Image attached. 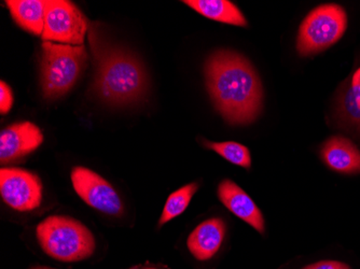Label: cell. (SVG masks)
<instances>
[{
	"instance_id": "obj_8",
	"label": "cell",
	"mask_w": 360,
	"mask_h": 269,
	"mask_svg": "<svg viewBox=\"0 0 360 269\" xmlns=\"http://www.w3.org/2000/svg\"><path fill=\"white\" fill-rule=\"evenodd\" d=\"M70 176L75 191L84 203L109 216L122 214L120 196L102 176L81 166L75 167Z\"/></svg>"
},
{
	"instance_id": "obj_17",
	"label": "cell",
	"mask_w": 360,
	"mask_h": 269,
	"mask_svg": "<svg viewBox=\"0 0 360 269\" xmlns=\"http://www.w3.org/2000/svg\"><path fill=\"white\" fill-rule=\"evenodd\" d=\"M204 145L224 157L226 161L234 165L240 166L245 169H250L252 166V157L250 150L240 143L234 141H224V143H212L204 141Z\"/></svg>"
},
{
	"instance_id": "obj_7",
	"label": "cell",
	"mask_w": 360,
	"mask_h": 269,
	"mask_svg": "<svg viewBox=\"0 0 360 269\" xmlns=\"http://www.w3.org/2000/svg\"><path fill=\"white\" fill-rule=\"evenodd\" d=\"M0 193L4 202L20 212L32 211L42 203V182L35 173L21 168H1Z\"/></svg>"
},
{
	"instance_id": "obj_9",
	"label": "cell",
	"mask_w": 360,
	"mask_h": 269,
	"mask_svg": "<svg viewBox=\"0 0 360 269\" xmlns=\"http://www.w3.org/2000/svg\"><path fill=\"white\" fill-rule=\"evenodd\" d=\"M44 143V135L37 125L30 122L16 123L0 133V162L10 163L21 159Z\"/></svg>"
},
{
	"instance_id": "obj_18",
	"label": "cell",
	"mask_w": 360,
	"mask_h": 269,
	"mask_svg": "<svg viewBox=\"0 0 360 269\" xmlns=\"http://www.w3.org/2000/svg\"><path fill=\"white\" fill-rule=\"evenodd\" d=\"M13 105V95L9 86L6 84L4 81L0 82V112L1 114H6L9 112Z\"/></svg>"
},
{
	"instance_id": "obj_10",
	"label": "cell",
	"mask_w": 360,
	"mask_h": 269,
	"mask_svg": "<svg viewBox=\"0 0 360 269\" xmlns=\"http://www.w3.org/2000/svg\"><path fill=\"white\" fill-rule=\"evenodd\" d=\"M335 119L340 126L360 138V58L356 60L349 78L338 91Z\"/></svg>"
},
{
	"instance_id": "obj_1",
	"label": "cell",
	"mask_w": 360,
	"mask_h": 269,
	"mask_svg": "<svg viewBox=\"0 0 360 269\" xmlns=\"http://www.w3.org/2000/svg\"><path fill=\"white\" fill-rule=\"evenodd\" d=\"M206 86L214 106L226 122H254L262 109L260 78L244 56L228 50L212 53L205 64Z\"/></svg>"
},
{
	"instance_id": "obj_12",
	"label": "cell",
	"mask_w": 360,
	"mask_h": 269,
	"mask_svg": "<svg viewBox=\"0 0 360 269\" xmlns=\"http://www.w3.org/2000/svg\"><path fill=\"white\" fill-rule=\"evenodd\" d=\"M226 226L221 218H212L194 228L187 240L190 254L198 261L210 260L217 254L226 237Z\"/></svg>"
},
{
	"instance_id": "obj_6",
	"label": "cell",
	"mask_w": 360,
	"mask_h": 269,
	"mask_svg": "<svg viewBox=\"0 0 360 269\" xmlns=\"http://www.w3.org/2000/svg\"><path fill=\"white\" fill-rule=\"evenodd\" d=\"M89 23L84 13L70 1H48L42 40L62 42L70 46H82Z\"/></svg>"
},
{
	"instance_id": "obj_3",
	"label": "cell",
	"mask_w": 360,
	"mask_h": 269,
	"mask_svg": "<svg viewBox=\"0 0 360 269\" xmlns=\"http://www.w3.org/2000/svg\"><path fill=\"white\" fill-rule=\"evenodd\" d=\"M36 235L44 254L60 262L86 260L93 256L96 246L92 232L70 216H48L38 224Z\"/></svg>"
},
{
	"instance_id": "obj_4",
	"label": "cell",
	"mask_w": 360,
	"mask_h": 269,
	"mask_svg": "<svg viewBox=\"0 0 360 269\" xmlns=\"http://www.w3.org/2000/svg\"><path fill=\"white\" fill-rule=\"evenodd\" d=\"M86 60L84 46L44 42L40 84L44 98L56 99L68 94L86 68Z\"/></svg>"
},
{
	"instance_id": "obj_11",
	"label": "cell",
	"mask_w": 360,
	"mask_h": 269,
	"mask_svg": "<svg viewBox=\"0 0 360 269\" xmlns=\"http://www.w3.org/2000/svg\"><path fill=\"white\" fill-rule=\"evenodd\" d=\"M218 197L232 214L250 224L257 232L264 234L266 230L264 214L250 195L240 189L236 182L229 179L220 182Z\"/></svg>"
},
{
	"instance_id": "obj_20",
	"label": "cell",
	"mask_w": 360,
	"mask_h": 269,
	"mask_svg": "<svg viewBox=\"0 0 360 269\" xmlns=\"http://www.w3.org/2000/svg\"><path fill=\"white\" fill-rule=\"evenodd\" d=\"M32 269H53V268H49V267H34V268Z\"/></svg>"
},
{
	"instance_id": "obj_16",
	"label": "cell",
	"mask_w": 360,
	"mask_h": 269,
	"mask_svg": "<svg viewBox=\"0 0 360 269\" xmlns=\"http://www.w3.org/2000/svg\"><path fill=\"white\" fill-rule=\"evenodd\" d=\"M198 189H199V184L189 183L172 193L165 203V209L160 218L159 225H165L167 222L172 221L173 218L184 214Z\"/></svg>"
},
{
	"instance_id": "obj_21",
	"label": "cell",
	"mask_w": 360,
	"mask_h": 269,
	"mask_svg": "<svg viewBox=\"0 0 360 269\" xmlns=\"http://www.w3.org/2000/svg\"><path fill=\"white\" fill-rule=\"evenodd\" d=\"M133 269H155V268H133Z\"/></svg>"
},
{
	"instance_id": "obj_19",
	"label": "cell",
	"mask_w": 360,
	"mask_h": 269,
	"mask_svg": "<svg viewBox=\"0 0 360 269\" xmlns=\"http://www.w3.org/2000/svg\"><path fill=\"white\" fill-rule=\"evenodd\" d=\"M302 269H351V267L339 261H321L314 264L307 265Z\"/></svg>"
},
{
	"instance_id": "obj_15",
	"label": "cell",
	"mask_w": 360,
	"mask_h": 269,
	"mask_svg": "<svg viewBox=\"0 0 360 269\" xmlns=\"http://www.w3.org/2000/svg\"><path fill=\"white\" fill-rule=\"evenodd\" d=\"M184 4L207 19L236 26H248L242 12L228 0H185Z\"/></svg>"
},
{
	"instance_id": "obj_13",
	"label": "cell",
	"mask_w": 360,
	"mask_h": 269,
	"mask_svg": "<svg viewBox=\"0 0 360 269\" xmlns=\"http://www.w3.org/2000/svg\"><path fill=\"white\" fill-rule=\"evenodd\" d=\"M321 155L323 163L337 173H360V150L349 139L331 137L323 143Z\"/></svg>"
},
{
	"instance_id": "obj_14",
	"label": "cell",
	"mask_w": 360,
	"mask_h": 269,
	"mask_svg": "<svg viewBox=\"0 0 360 269\" xmlns=\"http://www.w3.org/2000/svg\"><path fill=\"white\" fill-rule=\"evenodd\" d=\"M7 7L18 25L34 35L42 36L48 1L44 0H8Z\"/></svg>"
},
{
	"instance_id": "obj_2",
	"label": "cell",
	"mask_w": 360,
	"mask_h": 269,
	"mask_svg": "<svg viewBox=\"0 0 360 269\" xmlns=\"http://www.w3.org/2000/svg\"><path fill=\"white\" fill-rule=\"evenodd\" d=\"M90 44L95 63L94 91L109 105L123 106L139 102L148 88L143 64L127 50L111 46L95 28H91Z\"/></svg>"
},
{
	"instance_id": "obj_5",
	"label": "cell",
	"mask_w": 360,
	"mask_h": 269,
	"mask_svg": "<svg viewBox=\"0 0 360 269\" xmlns=\"http://www.w3.org/2000/svg\"><path fill=\"white\" fill-rule=\"evenodd\" d=\"M347 27V12L341 6H319L301 24L297 39L299 54L312 56L325 51L343 37Z\"/></svg>"
}]
</instances>
